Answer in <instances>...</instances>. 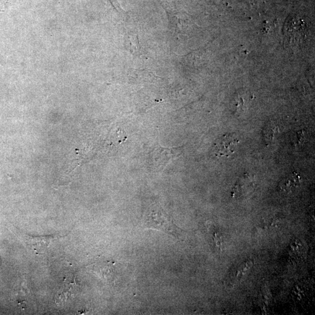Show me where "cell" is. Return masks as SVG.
<instances>
[{
    "instance_id": "cell-1",
    "label": "cell",
    "mask_w": 315,
    "mask_h": 315,
    "mask_svg": "<svg viewBox=\"0 0 315 315\" xmlns=\"http://www.w3.org/2000/svg\"><path fill=\"white\" fill-rule=\"evenodd\" d=\"M142 222L144 228L156 229L177 239L182 238L184 235V232L174 223L172 217L158 207L147 210L143 215Z\"/></svg>"
},
{
    "instance_id": "cell-2",
    "label": "cell",
    "mask_w": 315,
    "mask_h": 315,
    "mask_svg": "<svg viewBox=\"0 0 315 315\" xmlns=\"http://www.w3.org/2000/svg\"><path fill=\"white\" fill-rule=\"evenodd\" d=\"M239 140L231 134H226L219 138L214 143L213 152L217 157H228L237 149Z\"/></svg>"
},
{
    "instance_id": "cell-3",
    "label": "cell",
    "mask_w": 315,
    "mask_h": 315,
    "mask_svg": "<svg viewBox=\"0 0 315 315\" xmlns=\"http://www.w3.org/2000/svg\"><path fill=\"white\" fill-rule=\"evenodd\" d=\"M78 285L74 277H71L64 282L56 297L57 304H61L68 301L76 294Z\"/></svg>"
},
{
    "instance_id": "cell-4",
    "label": "cell",
    "mask_w": 315,
    "mask_h": 315,
    "mask_svg": "<svg viewBox=\"0 0 315 315\" xmlns=\"http://www.w3.org/2000/svg\"><path fill=\"white\" fill-rule=\"evenodd\" d=\"M311 289L309 284L306 282L298 283L293 289L292 295L294 300L298 303H304L310 299V296L312 293L310 292Z\"/></svg>"
},
{
    "instance_id": "cell-5",
    "label": "cell",
    "mask_w": 315,
    "mask_h": 315,
    "mask_svg": "<svg viewBox=\"0 0 315 315\" xmlns=\"http://www.w3.org/2000/svg\"><path fill=\"white\" fill-rule=\"evenodd\" d=\"M53 238L50 236L29 237L28 238V244L36 252L42 253L45 252L47 248L49 247Z\"/></svg>"
},
{
    "instance_id": "cell-6",
    "label": "cell",
    "mask_w": 315,
    "mask_h": 315,
    "mask_svg": "<svg viewBox=\"0 0 315 315\" xmlns=\"http://www.w3.org/2000/svg\"><path fill=\"white\" fill-rule=\"evenodd\" d=\"M94 272L101 278L111 282L115 278V268L111 263H101L94 267Z\"/></svg>"
},
{
    "instance_id": "cell-7",
    "label": "cell",
    "mask_w": 315,
    "mask_h": 315,
    "mask_svg": "<svg viewBox=\"0 0 315 315\" xmlns=\"http://www.w3.org/2000/svg\"><path fill=\"white\" fill-rule=\"evenodd\" d=\"M301 182V176L296 172L290 173L281 181V190L289 191L299 186Z\"/></svg>"
},
{
    "instance_id": "cell-8",
    "label": "cell",
    "mask_w": 315,
    "mask_h": 315,
    "mask_svg": "<svg viewBox=\"0 0 315 315\" xmlns=\"http://www.w3.org/2000/svg\"><path fill=\"white\" fill-rule=\"evenodd\" d=\"M214 240L215 246H216L217 247H218V248H220L222 245V242L220 236L218 234V233H215Z\"/></svg>"
}]
</instances>
